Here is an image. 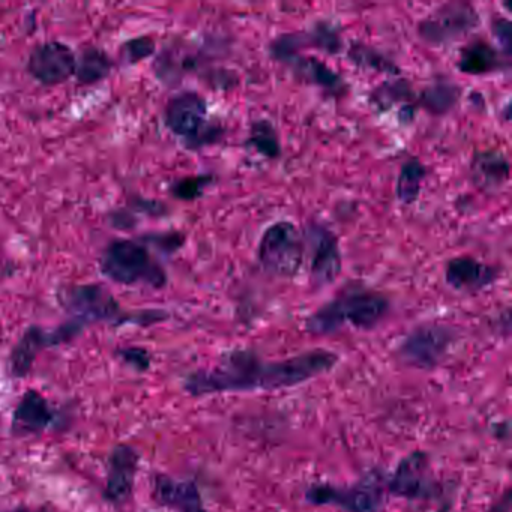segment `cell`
I'll use <instances>...</instances> for the list:
<instances>
[{"label":"cell","instance_id":"6da1fadb","mask_svg":"<svg viewBox=\"0 0 512 512\" xmlns=\"http://www.w3.org/2000/svg\"><path fill=\"white\" fill-rule=\"evenodd\" d=\"M340 358L326 349H313L280 361H265L251 349L224 353L218 364L188 374L185 391L194 397L296 388L329 373Z\"/></svg>","mask_w":512,"mask_h":512},{"label":"cell","instance_id":"7a4b0ae2","mask_svg":"<svg viewBox=\"0 0 512 512\" xmlns=\"http://www.w3.org/2000/svg\"><path fill=\"white\" fill-rule=\"evenodd\" d=\"M389 310L391 302L383 293L349 289L317 308L305 322V329L317 337L335 334L344 326L368 331L376 328Z\"/></svg>","mask_w":512,"mask_h":512},{"label":"cell","instance_id":"3957f363","mask_svg":"<svg viewBox=\"0 0 512 512\" xmlns=\"http://www.w3.org/2000/svg\"><path fill=\"white\" fill-rule=\"evenodd\" d=\"M100 271L113 283L124 286L146 284L163 289L167 284V272L152 256L148 245L136 239L121 238L109 242L100 259Z\"/></svg>","mask_w":512,"mask_h":512},{"label":"cell","instance_id":"277c9868","mask_svg":"<svg viewBox=\"0 0 512 512\" xmlns=\"http://www.w3.org/2000/svg\"><path fill=\"white\" fill-rule=\"evenodd\" d=\"M59 302L65 310L73 314V319L88 326L94 322H113L122 325L137 322L152 325L167 319L166 311L146 310L137 314H127L122 310L115 296L101 284H76L61 290Z\"/></svg>","mask_w":512,"mask_h":512},{"label":"cell","instance_id":"5b68a950","mask_svg":"<svg viewBox=\"0 0 512 512\" xmlns=\"http://www.w3.org/2000/svg\"><path fill=\"white\" fill-rule=\"evenodd\" d=\"M164 122L190 151L214 145L223 136V128L209 122L205 98L193 91L170 98L164 109Z\"/></svg>","mask_w":512,"mask_h":512},{"label":"cell","instance_id":"8992f818","mask_svg":"<svg viewBox=\"0 0 512 512\" xmlns=\"http://www.w3.org/2000/svg\"><path fill=\"white\" fill-rule=\"evenodd\" d=\"M305 239L290 221H277L263 232L257 247V260L263 271L274 277L293 278L305 260Z\"/></svg>","mask_w":512,"mask_h":512},{"label":"cell","instance_id":"52a82bcc","mask_svg":"<svg viewBox=\"0 0 512 512\" xmlns=\"http://www.w3.org/2000/svg\"><path fill=\"white\" fill-rule=\"evenodd\" d=\"M457 340V331L452 326L424 323L407 334L398 347V353L407 365L430 370L443 362Z\"/></svg>","mask_w":512,"mask_h":512},{"label":"cell","instance_id":"ba28073f","mask_svg":"<svg viewBox=\"0 0 512 512\" xmlns=\"http://www.w3.org/2000/svg\"><path fill=\"white\" fill-rule=\"evenodd\" d=\"M308 503L316 506H337L344 512H380L383 508V487L373 478H364L349 487L334 484H313L305 493Z\"/></svg>","mask_w":512,"mask_h":512},{"label":"cell","instance_id":"9c48e42d","mask_svg":"<svg viewBox=\"0 0 512 512\" xmlns=\"http://www.w3.org/2000/svg\"><path fill=\"white\" fill-rule=\"evenodd\" d=\"M479 25L478 11L469 4L455 2L437 8L418 25L421 40L431 46L455 43Z\"/></svg>","mask_w":512,"mask_h":512},{"label":"cell","instance_id":"30bf717a","mask_svg":"<svg viewBox=\"0 0 512 512\" xmlns=\"http://www.w3.org/2000/svg\"><path fill=\"white\" fill-rule=\"evenodd\" d=\"M389 493L406 500H428L437 496L439 484L430 472L427 452L413 451L401 458L386 482Z\"/></svg>","mask_w":512,"mask_h":512},{"label":"cell","instance_id":"8fae6325","mask_svg":"<svg viewBox=\"0 0 512 512\" xmlns=\"http://www.w3.org/2000/svg\"><path fill=\"white\" fill-rule=\"evenodd\" d=\"M77 53L62 41H46L34 47L26 70L43 86H58L76 76Z\"/></svg>","mask_w":512,"mask_h":512},{"label":"cell","instance_id":"7c38bea8","mask_svg":"<svg viewBox=\"0 0 512 512\" xmlns=\"http://www.w3.org/2000/svg\"><path fill=\"white\" fill-rule=\"evenodd\" d=\"M304 239L305 247L311 251V284L322 289L334 283L343 271L340 242L335 233L322 224H311Z\"/></svg>","mask_w":512,"mask_h":512},{"label":"cell","instance_id":"4fadbf2b","mask_svg":"<svg viewBox=\"0 0 512 512\" xmlns=\"http://www.w3.org/2000/svg\"><path fill=\"white\" fill-rule=\"evenodd\" d=\"M497 278H499V271L494 266L487 265L475 257H454L446 263V283L457 292H482L493 286Z\"/></svg>","mask_w":512,"mask_h":512},{"label":"cell","instance_id":"5bb4252c","mask_svg":"<svg viewBox=\"0 0 512 512\" xmlns=\"http://www.w3.org/2000/svg\"><path fill=\"white\" fill-rule=\"evenodd\" d=\"M137 467H139V454L136 449L128 445H119L113 449L109 458V476H107L106 499L115 505H121L134 487Z\"/></svg>","mask_w":512,"mask_h":512},{"label":"cell","instance_id":"9a60e30c","mask_svg":"<svg viewBox=\"0 0 512 512\" xmlns=\"http://www.w3.org/2000/svg\"><path fill=\"white\" fill-rule=\"evenodd\" d=\"M157 502L175 512H206L202 494L193 481H178L167 475L155 476Z\"/></svg>","mask_w":512,"mask_h":512},{"label":"cell","instance_id":"2e32d148","mask_svg":"<svg viewBox=\"0 0 512 512\" xmlns=\"http://www.w3.org/2000/svg\"><path fill=\"white\" fill-rule=\"evenodd\" d=\"M53 421V410L40 392L31 391L23 395L13 416V433L17 437L43 433Z\"/></svg>","mask_w":512,"mask_h":512},{"label":"cell","instance_id":"e0dca14e","mask_svg":"<svg viewBox=\"0 0 512 512\" xmlns=\"http://www.w3.org/2000/svg\"><path fill=\"white\" fill-rule=\"evenodd\" d=\"M473 184L484 193H497L509 179V163L502 152H476L470 166Z\"/></svg>","mask_w":512,"mask_h":512},{"label":"cell","instance_id":"ac0fdd59","mask_svg":"<svg viewBox=\"0 0 512 512\" xmlns=\"http://www.w3.org/2000/svg\"><path fill=\"white\" fill-rule=\"evenodd\" d=\"M281 62L292 68L296 76L301 77L305 82L319 86V88L331 92L332 95H343L346 91V82L343 77L331 70L328 65L320 62L319 59L305 58L301 53H295Z\"/></svg>","mask_w":512,"mask_h":512},{"label":"cell","instance_id":"d6986e66","mask_svg":"<svg viewBox=\"0 0 512 512\" xmlns=\"http://www.w3.org/2000/svg\"><path fill=\"white\" fill-rule=\"evenodd\" d=\"M503 61L499 50L485 40H473L463 47L458 59V70L467 76H487L502 70Z\"/></svg>","mask_w":512,"mask_h":512},{"label":"cell","instance_id":"ffe728a7","mask_svg":"<svg viewBox=\"0 0 512 512\" xmlns=\"http://www.w3.org/2000/svg\"><path fill=\"white\" fill-rule=\"evenodd\" d=\"M50 347L49 332L40 326L26 329L10 356L11 374L17 379L28 376L41 350Z\"/></svg>","mask_w":512,"mask_h":512},{"label":"cell","instance_id":"44dd1931","mask_svg":"<svg viewBox=\"0 0 512 512\" xmlns=\"http://www.w3.org/2000/svg\"><path fill=\"white\" fill-rule=\"evenodd\" d=\"M115 61L100 47H83L77 53L76 79L80 85L92 86L103 82L112 74Z\"/></svg>","mask_w":512,"mask_h":512},{"label":"cell","instance_id":"7402d4cb","mask_svg":"<svg viewBox=\"0 0 512 512\" xmlns=\"http://www.w3.org/2000/svg\"><path fill=\"white\" fill-rule=\"evenodd\" d=\"M461 91L455 83L437 82L419 95V104L433 115H445L457 106Z\"/></svg>","mask_w":512,"mask_h":512},{"label":"cell","instance_id":"603a6c76","mask_svg":"<svg viewBox=\"0 0 512 512\" xmlns=\"http://www.w3.org/2000/svg\"><path fill=\"white\" fill-rule=\"evenodd\" d=\"M427 176V167L418 160L410 158L401 166L397 179V197L403 205H412L418 200L422 182Z\"/></svg>","mask_w":512,"mask_h":512},{"label":"cell","instance_id":"cb8c5ba5","mask_svg":"<svg viewBox=\"0 0 512 512\" xmlns=\"http://www.w3.org/2000/svg\"><path fill=\"white\" fill-rule=\"evenodd\" d=\"M247 145L259 152L269 160H277L281 155L280 137L274 124L268 119H259L253 122L250 128V136L247 139Z\"/></svg>","mask_w":512,"mask_h":512},{"label":"cell","instance_id":"d4e9b609","mask_svg":"<svg viewBox=\"0 0 512 512\" xmlns=\"http://www.w3.org/2000/svg\"><path fill=\"white\" fill-rule=\"evenodd\" d=\"M349 59L356 67L364 70L379 71V73L398 74V67L394 62L377 52L373 47L365 44H352L349 50Z\"/></svg>","mask_w":512,"mask_h":512},{"label":"cell","instance_id":"484cf974","mask_svg":"<svg viewBox=\"0 0 512 512\" xmlns=\"http://www.w3.org/2000/svg\"><path fill=\"white\" fill-rule=\"evenodd\" d=\"M410 97H412V89L409 83L397 80V82L383 83L382 86L374 89L370 101L379 109L386 110L400 101L410 100Z\"/></svg>","mask_w":512,"mask_h":512},{"label":"cell","instance_id":"4316f807","mask_svg":"<svg viewBox=\"0 0 512 512\" xmlns=\"http://www.w3.org/2000/svg\"><path fill=\"white\" fill-rule=\"evenodd\" d=\"M211 182L212 176L209 175L188 176V178L173 182L170 185V194L182 202H193L202 196L203 191Z\"/></svg>","mask_w":512,"mask_h":512},{"label":"cell","instance_id":"83f0119b","mask_svg":"<svg viewBox=\"0 0 512 512\" xmlns=\"http://www.w3.org/2000/svg\"><path fill=\"white\" fill-rule=\"evenodd\" d=\"M155 53V41L154 38L137 37L133 40H128L124 46L121 47V55L124 58L125 64L136 65L145 59L151 58Z\"/></svg>","mask_w":512,"mask_h":512},{"label":"cell","instance_id":"f1b7e54d","mask_svg":"<svg viewBox=\"0 0 512 512\" xmlns=\"http://www.w3.org/2000/svg\"><path fill=\"white\" fill-rule=\"evenodd\" d=\"M307 37L308 40L313 41L317 47H320L323 52L329 53V55H335V53L340 52V37H338L337 31L329 23H319Z\"/></svg>","mask_w":512,"mask_h":512},{"label":"cell","instance_id":"f546056e","mask_svg":"<svg viewBox=\"0 0 512 512\" xmlns=\"http://www.w3.org/2000/svg\"><path fill=\"white\" fill-rule=\"evenodd\" d=\"M143 244L152 245L164 254H173L184 245L185 236L179 232L148 233L143 235Z\"/></svg>","mask_w":512,"mask_h":512},{"label":"cell","instance_id":"4dcf8cb0","mask_svg":"<svg viewBox=\"0 0 512 512\" xmlns=\"http://www.w3.org/2000/svg\"><path fill=\"white\" fill-rule=\"evenodd\" d=\"M128 209H131L133 212L152 215V217H163V215L167 214V208L164 206V203L145 199V197L136 196V194L128 199Z\"/></svg>","mask_w":512,"mask_h":512},{"label":"cell","instance_id":"1f68e13d","mask_svg":"<svg viewBox=\"0 0 512 512\" xmlns=\"http://www.w3.org/2000/svg\"><path fill=\"white\" fill-rule=\"evenodd\" d=\"M119 356L124 359L127 364L133 365L137 370H148L151 365V356L142 347H124L119 350Z\"/></svg>","mask_w":512,"mask_h":512},{"label":"cell","instance_id":"d6a6232c","mask_svg":"<svg viewBox=\"0 0 512 512\" xmlns=\"http://www.w3.org/2000/svg\"><path fill=\"white\" fill-rule=\"evenodd\" d=\"M493 35L502 52L511 55L512 31L508 19H497L493 22Z\"/></svg>","mask_w":512,"mask_h":512},{"label":"cell","instance_id":"836d02e7","mask_svg":"<svg viewBox=\"0 0 512 512\" xmlns=\"http://www.w3.org/2000/svg\"><path fill=\"white\" fill-rule=\"evenodd\" d=\"M109 221L118 230H131L139 224V218L128 208H119L110 212Z\"/></svg>","mask_w":512,"mask_h":512},{"label":"cell","instance_id":"e575fe53","mask_svg":"<svg viewBox=\"0 0 512 512\" xmlns=\"http://www.w3.org/2000/svg\"><path fill=\"white\" fill-rule=\"evenodd\" d=\"M511 490H506L505 493L502 494L499 500L496 503L491 505V508L488 509L487 512H512L511 511Z\"/></svg>","mask_w":512,"mask_h":512},{"label":"cell","instance_id":"d590c367","mask_svg":"<svg viewBox=\"0 0 512 512\" xmlns=\"http://www.w3.org/2000/svg\"><path fill=\"white\" fill-rule=\"evenodd\" d=\"M10 512H28V509H16V511H10Z\"/></svg>","mask_w":512,"mask_h":512}]
</instances>
